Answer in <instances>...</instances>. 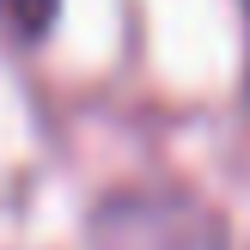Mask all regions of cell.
<instances>
[{
    "instance_id": "6da1fadb",
    "label": "cell",
    "mask_w": 250,
    "mask_h": 250,
    "mask_svg": "<svg viewBox=\"0 0 250 250\" xmlns=\"http://www.w3.org/2000/svg\"><path fill=\"white\" fill-rule=\"evenodd\" d=\"M55 6L61 0H0V12H6V24L19 37H43L49 24H55Z\"/></svg>"
}]
</instances>
